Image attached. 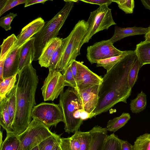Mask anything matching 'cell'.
I'll list each match as a JSON object with an SVG mask.
<instances>
[{"instance_id": "obj_1", "label": "cell", "mask_w": 150, "mask_h": 150, "mask_svg": "<svg viewBox=\"0 0 150 150\" xmlns=\"http://www.w3.org/2000/svg\"><path fill=\"white\" fill-rule=\"evenodd\" d=\"M137 57L133 50L107 71L103 77L98 102L94 112L95 116L107 112L119 102L127 103L132 92L128 82V74Z\"/></svg>"}, {"instance_id": "obj_2", "label": "cell", "mask_w": 150, "mask_h": 150, "mask_svg": "<svg viewBox=\"0 0 150 150\" xmlns=\"http://www.w3.org/2000/svg\"><path fill=\"white\" fill-rule=\"evenodd\" d=\"M18 75L16 108L12 125L13 133L17 136L23 132L32 121L31 112L36 104L35 96L39 82L36 70L31 63L19 71Z\"/></svg>"}, {"instance_id": "obj_3", "label": "cell", "mask_w": 150, "mask_h": 150, "mask_svg": "<svg viewBox=\"0 0 150 150\" xmlns=\"http://www.w3.org/2000/svg\"><path fill=\"white\" fill-rule=\"evenodd\" d=\"M63 7L50 20L45 23L41 29L33 36L35 38V54L33 61L38 60L42 53L48 43L57 37L73 8L74 3L78 0H64Z\"/></svg>"}, {"instance_id": "obj_4", "label": "cell", "mask_w": 150, "mask_h": 150, "mask_svg": "<svg viewBox=\"0 0 150 150\" xmlns=\"http://www.w3.org/2000/svg\"><path fill=\"white\" fill-rule=\"evenodd\" d=\"M59 104L63 113L65 132L69 134L78 130L83 122L81 118L83 110L77 90L68 88L60 95Z\"/></svg>"}, {"instance_id": "obj_5", "label": "cell", "mask_w": 150, "mask_h": 150, "mask_svg": "<svg viewBox=\"0 0 150 150\" xmlns=\"http://www.w3.org/2000/svg\"><path fill=\"white\" fill-rule=\"evenodd\" d=\"M88 25L84 20L79 21L66 38L65 45L55 70L63 71L80 54L81 42L87 32Z\"/></svg>"}, {"instance_id": "obj_6", "label": "cell", "mask_w": 150, "mask_h": 150, "mask_svg": "<svg viewBox=\"0 0 150 150\" xmlns=\"http://www.w3.org/2000/svg\"><path fill=\"white\" fill-rule=\"evenodd\" d=\"M87 22V32L81 42V46L88 42L96 33L107 30L110 26L116 24L112 18L111 9L106 5L99 6L96 9L91 12Z\"/></svg>"}, {"instance_id": "obj_7", "label": "cell", "mask_w": 150, "mask_h": 150, "mask_svg": "<svg viewBox=\"0 0 150 150\" xmlns=\"http://www.w3.org/2000/svg\"><path fill=\"white\" fill-rule=\"evenodd\" d=\"M55 134L40 121L33 119L27 129L18 136V150H31L46 138Z\"/></svg>"}, {"instance_id": "obj_8", "label": "cell", "mask_w": 150, "mask_h": 150, "mask_svg": "<svg viewBox=\"0 0 150 150\" xmlns=\"http://www.w3.org/2000/svg\"><path fill=\"white\" fill-rule=\"evenodd\" d=\"M31 115L33 119L40 121L49 128L64 121L63 111L59 104L41 103L34 107Z\"/></svg>"}, {"instance_id": "obj_9", "label": "cell", "mask_w": 150, "mask_h": 150, "mask_svg": "<svg viewBox=\"0 0 150 150\" xmlns=\"http://www.w3.org/2000/svg\"><path fill=\"white\" fill-rule=\"evenodd\" d=\"M65 86L64 77L61 72L49 69L41 88L44 101H53L57 99L64 92Z\"/></svg>"}, {"instance_id": "obj_10", "label": "cell", "mask_w": 150, "mask_h": 150, "mask_svg": "<svg viewBox=\"0 0 150 150\" xmlns=\"http://www.w3.org/2000/svg\"><path fill=\"white\" fill-rule=\"evenodd\" d=\"M109 40L96 42L87 49L86 57L92 64L100 60L122 55L126 51H121L115 48Z\"/></svg>"}, {"instance_id": "obj_11", "label": "cell", "mask_w": 150, "mask_h": 150, "mask_svg": "<svg viewBox=\"0 0 150 150\" xmlns=\"http://www.w3.org/2000/svg\"><path fill=\"white\" fill-rule=\"evenodd\" d=\"M101 84L93 85L77 90L81 101L83 110L92 115L94 113L98 101Z\"/></svg>"}, {"instance_id": "obj_12", "label": "cell", "mask_w": 150, "mask_h": 150, "mask_svg": "<svg viewBox=\"0 0 150 150\" xmlns=\"http://www.w3.org/2000/svg\"><path fill=\"white\" fill-rule=\"evenodd\" d=\"M76 62L77 71L75 80L77 90L101 83L103 77L93 73L80 62L76 61Z\"/></svg>"}, {"instance_id": "obj_13", "label": "cell", "mask_w": 150, "mask_h": 150, "mask_svg": "<svg viewBox=\"0 0 150 150\" xmlns=\"http://www.w3.org/2000/svg\"><path fill=\"white\" fill-rule=\"evenodd\" d=\"M45 24L41 17L38 18L23 27L16 37L17 40L13 48L21 47L28 40L38 33Z\"/></svg>"}, {"instance_id": "obj_14", "label": "cell", "mask_w": 150, "mask_h": 150, "mask_svg": "<svg viewBox=\"0 0 150 150\" xmlns=\"http://www.w3.org/2000/svg\"><path fill=\"white\" fill-rule=\"evenodd\" d=\"M21 46L16 48H13V47L8 54L4 63V79L18 73L19 71Z\"/></svg>"}, {"instance_id": "obj_15", "label": "cell", "mask_w": 150, "mask_h": 150, "mask_svg": "<svg viewBox=\"0 0 150 150\" xmlns=\"http://www.w3.org/2000/svg\"><path fill=\"white\" fill-rule=\"evenodd\" d=\"M35 38L33 36L21 46L20 52L19 71L25 66L31 64L35 54Z\"/></svg>"}, {"instance_id": "obj_16", "label": "cell", "mask_w": 150, "mask_h": 150, "mask_svg": "<svg viewBox=\"0 0 150 150\" xmlns=\"http://www.w3.org/2000/svg\"><path fill=\"white\" fill-rule=\"evenodd\" d=\"M148 28L137 27L123 28L115 26L114 33L113 36L109 39L112 43H114L129 36L137 35H145L147 30Z\"/></svg>"}, {"instance_id": "obj_17", "label": "cell", "mask_w": 150, "mask_h": 150, "mask_svg": "<svg viewBox=\"0 0 150 150\" xmlns=\"http://www.w3.org/2000/svg\"><path fill=\"white\" fill-rule=\"evenodd\" d=\"M62 39L57 37L52 39L47 44L38 60L41 67H48L50 59L57 48L61 44Z\"/></svg>"}, {"instance_id": "obj_18", "label": "cell", "mask_w": 150, "mask_h": 150, "mask_svg": "<svg viewBox=\"0 0 150 150\" xmlns=\"http://www.w3.org/2000/svg\"><path fill=\"white\" fill-rule=\"evenodd\" d=\"M89 131L91 135L89 150H102L105 139L108 135L106 128L96 125Z\"/></svg>"}, {"instance_id": "obj_19", "label": "cell", "mask_w": 150, "mask_h": 150, "mask_svg": "<svg viewBox=\"0 0 150 150\" xmlns=\"http://www.w3.org/2000/svg\"><path fill=\"white\" fill-rule=\"evenodd\" d=\"M17 40L16 36L13 34L4 40L0 46V81L4 80L3 71L5 61L11 48L14 46Z\"/></svg>"}, {"instance_id": "obj_20", "label": "cell", "mask_w": 150, "mask_h": 150, "mask_svg": "<svg viewBox=\"0 0 150 150\" xmlns=\"http://www.w3.org/2000/svg\"><path fill=\"white\" fill-rule=\"evenodd\" d=\"M8 102L7 96L0 102V124L7 134L13 132L8 110Z\"/></svg>"}, {"instance_id": "obj_21", "label": "cell", "mask_w": 150, "mask_h": 150, "mask_svg": "<svg viewBox=\"0 0 150 150\" xmlns=\"http://www.w3.org/2000/svg\"><path fill=\"white\" fill-rule=\"evenodd\" d=\"M134 50L142 67L150 64V42H141L137 45Z\"/></svg>"}, {"instance_id": "obj_22", "label": "cell", "mask_w": 150, "mask_h": 150, "mask_svg": "<svg viewBox=\"0 0 150 150\" xmlns=\"http://www.w3.org/2000/svg\"><path fill=\"white\" fill-rule=\"evenodd\" d=\"M130 118L129 113L123 112L120 116L109 120L106 127L107 131L114 132L117 131L124 126Z\"/></svg>"}, {"instance_id": "obj_23", "label": "cell", "mask_w": 150, "mask_h": 150, "mask_svg": "<svg viewBox=\"0 0 150 150\" xmlns=\"http://www.w3.org/2000/svg\"><path fill=\"white\" fill-rule=\"evenodd\" d=\"M78 131L71 137L61 138L60 146L61 150H79L80 142L78 138Z\"/></svg>"}, {"instance_id": "obj_24", "label": "cell", "mask_w": 150, "mask_h": 150, "mask_svg": "<svg viewBox=\"0 0 150 150\" xmlns=\"http://www.w3.org/2000/svg\"><path fill=\"white\" fill-rule=\"evenodd\" d=\"M146 95L142 91L137 94L135 99L131 100L130 110L134 113H139L144 110L146 106Z\"/></svg>"}, {"instance_id": "obj_25", "label": "cell", "mask_w": 150, "mask_h": 150, "mask_svg": "<svg viewBox=\"0 0 150 150\" xmlns=\"http://www.w3.org/2000/svg\"><path fill=\"white\" fill-rule=\"evenodd\" d=\"M133 51L131 50L126 51L125 53L122 55L99 60L96 63V66L103 67L107 70V72L108 71L127 55L132 52Z\"/></svg>"}, {"instance_id": "obj_26", "label": "cell", "mask_w": 150, "mask_h": 150, "mask_svg": "<svg viewBox=\"0 0 150 150\" xmlns=\"http://www.w3.org/2000/svg\"><path fill=\"white\" fill-rule=\"evenodd\" d=\"M18 73L6 78L0 82V102L6 97L15 86Z\"/></svg>"}, {"instance_id": "obj_27", "label": "cell", "mask_w": 150, "mask_h": 150, "mask_svg": "<svg viewBox=\"0 0 150 150\" xmlns=\"http://www.w3.org/2000/svg\"><path fill=\"white\" fill-rule=\"evenodd\" d=\"M20 140L18 136L13 132L7 133L5 139L0 145V150H18Z\"/></svg>"}, {"instance_id": "obj_28", "label": "cell", "mask_w": 150, "mask_h": 150, "mask_svg": "<svg viewBox=\"0 0 150 150\" xmlns=\"http://www.w3.org/2000/svg\"><path fill=\"white\" fill-rule=\"evenodd\" d=\"M122 139L114 133L108 135L105 139L102 150H121Z\"/></svg>"}, {"instance_id": "obj_29", "label": "cell", "mask_w": 150, "mask_h": 150, "mask_svg": "<svg viewBox=\"0 0 150 150\" xmlns=\"http://www.w3.org/2000/svg\"><path fill=\"white\" fill-rule=\"evenodd\" d=\"M16 86L14 87L6 95L8 99V110L10 120L12 126L15 118L16 108Z\"/></svg>"}, {"instance_id": "obj_30", "label": "cell", "mask_w": 150, "mask_h": 150, "mask_svg": "<svg viewBox=\"0 0 150 150\" xmlns=\"http://www.w3.org/2000/svg\"><path fill=\"white\" fill-rule=\"evenodd\" d=\"M60 136L55 133L42 141L38 145L39 150H52L60 142Z\"/></svg>"}, {"instance_id": "obj_31", "label": "cell", "mask_w": 150, "mask_h": 150, "mask_svg": "<svg viewBox=\"0 0 150 150\" xmlns=\"http://www.w3.org/2000/svg\"><path fill=\"white\" fill-rule=\"evenodd\" d=\"M133 148V150H150V133H145L137 137Z\"/></svg>"}, {"instance_id": "obj_32", "label": "cell", "mask_w": 150, "mask_h": 150, "mask_svg": "<svg viewBox=\"0 0 150 150\" xmlns=\"http://www.w3.org/2000/svg\"><path fill=\"white\" fill-rule=\"evenodd\" d=\"M142 67L137 56L129 72L128 76V82L129 87L132 88L138 78L139 70Z\"/></svg>"}, {"instance_id": "obj_33", "label": "cell", "mask_w": 150, "mask_h": 150, "mask_svg": "<svg viewBox=\"0 0 150 150\" xmlns=\"http://www.w3.org/2000/svg\"><path fill=\"white\" fill-rule=\"evenodd\" d=\"M66 40V38L62 39L61 44L57 48L50 61L48 69L55 70L56 66L61 56Z\"/></svg>"}, {"instance_id": "obj_34", "label": "cell", "mask_w": 150, "mask_h": 150, "mask_svg": "<svg viewBox=\"0 0 150 150\" xmlns=\"http://www.w3.org/2000/svg\"><path fill=\"white\" fill-rule=\"evenodd\" d=\"M78 133L80 142L79 150H89L91 141V135L89 131L82 132L78 130Z\"/></svg>"}, {"instance_id": "obj_35", "label": "cell", "mask_w": 150, "mask_h": 150, "mask_svg": "<svg viewBox=\"0 0 150 150\" xmlns=\"http://www.w3.org/2000/svg\"><path fill=\"white\" fill-rule=\"evenodd\" d=\"M112 2L116 3L119 8L126 14H131L133 13L134 7V0H115Z\"/></svg>"}, {"instance_id": "obj_36", "label": "cell", "mask_w": 150, "mask_h": 150, "mask_svg": "<svg viewBox=\"0 0 150 150\" xmlns=\"http://www.w3.org/2000/svg\"><path fill=\"white\" fill-rule=\"evenodd\" d=\"M71 64L62 72V74L64 77L66 86H69L76 90L77 89V84L71 70Z\"/></svg>"}, {"instance_id": "obj_37", "label": "cell", "mask_w": 150, "mask_h": 150, "mask_svg": "<svg viewBox=\"0 0 150 150\" xmlns=\"http://www.w3.org/2000/svg\"><path fill=\"white\" fill-rule=\"evenodd\" d=\"M17 16V13H10L6 16L0 18V26L6 31L10 30L11 28V24L13 19Z\"/></svg>"}, {"instance_id": "obj_38", "label": "cell", "mask_w": 150, "mask_h": 150, "mask_svg": "<svg viewBox=\"0 0 150 150\" xmlns=\"http://www.w3.org/2000/svg\"><path fill=\"white\" fill-rule=\"evenodd\" d=\"M27 0H7L2 8L0 9V16L6 11L21 4H25Z\"/></svg>"}, {"instance_id": "obj_39", "label": "cell", "mask_w": 150, "mask_h": 150, "mask_svg": "<svg viewBox=\"0 0 150 150\" xmlns=\"http://www.w3.org/2000/svg\"><path fill=\"white\" fill-rule=\"evenodd\" d=\"M80 1L85 3L97 4L100 6L106 5L108 6L112 2V0H81Z\"/></svg>"}, {"instance_id": "obj_40", "label": "cell", "mask_w": 150, "mask_h": 150, "mask_svg": "<svg viewBox=\"0 0 150 150\" xmlns=\"http://www.w3.org/2000/svg\"><path fill=\"white\" fill-rule=\"evenodd\" d=\"M121 150H133V145L127 141L122 140Z\"/></svg>"}, {"instance_id": "obj_41", "label": "cell", "mask_w": 150, "mask_h": 150, "mask_svg": "<svg viewBox=\"0 0 150 150\" xmlns=\"http://www.w3.org/2000/svg\"><path fill=\"white\" fill-rule=\"evenodd\" d=\"M48 0H27L25 4L24 7H27L29 6L37 3H42L44 4Z\"/></svg>"}, {"instance_id": "obj_42", "label": "cell", "mask_w": 150, "mask_h": 150, "mask_svg": "<svg viewBox=\"0 0 150 150\" xmlns=\"http://www.w3.org/2000/svg\"><path fill=\"white\" fill-rule=\"evenodd\" d=\"M93 117L91 115L83 110L81 112V118L83 121L88 119L91 118Z\"/></svg>"}, {"instance_id": "obj_43", "label": "cell", "mask_w": 150, "mask_h": 150, "mask_svg": "<svg viewBox=\"0 0 150 150\" xmlns=\"http://www.w3.org/2000/svg\"><path fill=\"white\" fill-rule=\"evenodd\" d=\"M76 61L74 60L71 63V69L75 79L77 71Z\"/></svg>"}, {"instance_id": "obj_44", "label": "cell", "mask_w": 150, "mask_h": 150, "mask_svg": "<svg viewBox=\"0 0 150 150\" xmlns=\"http://www.w3.org/2000/svg\"><path fill=\"white\" fill-rule=\"evenodd\" d=\"M141 1L145 8L150 11V0H141Z\"/></svg>"}, {"instance_id": "obj_45", "label": "cell", "mask_w": 150, "mask_h": 150, "mask_svg": "<svg viewBox=\"0 0 150 150\" xmlns=\"http://www.w3.org/2000/svg\"><path fill=\"white\" fill-rule=\"evenodd\" d=\"M144 37L145 41L150 42V25L148 28L147 31Z\"/></svg>"}, {"instance_id": "obj_46", "label": "cell", "mask_w": 150, "mask_h": 150, "mask_svg": "<svg viewBox=\"0 0 150 150\" xmlns=\"http://www.w3.org/2000/svg\"><path fill=\"white\" fill-rule=\"evenodd\" d=\"M7 0H1L0 1V9H1L4 6Z\"/></svg>"}, {"instance_id": "obj_47", "label": "cell", "mask_w": 150, "mask_h": 150, "mask_svg": "<svg viewBox=\"0 0 150 150\" xmlns=\"http://www.w3.org/2000/svg\"><path fill=\"white\" fill-rule=\"evenodd\" d=\"M59 144L56 146L52 150H61Z\"/></svg>"}, {"instance_id": "obj_48", "label": "cell", "mask_w": 150, "mask_h": 150, "mask_svg": "<svg viewBox=\"0 0 150 150\" xmlns=\"http://www.w3.org/2000/svg\"><path fill=\"white\" fill-rule=\"evenodd\" d=\"M2 132L1 131H0V145H1L3 143L2 141Z\"/></svg>"}, {"instance_id": "obj_49", "label": "cell", "mask_w": 150, "mask_h": 150, "mask_svg": "<svg viewBox=\"0 0 150 150\" xmlns=\"http://www.w3.org/2000/svg\"><path fill=\"white\" fill-rule=\"evenodd\" d=\"M31 150H39L38 146L37 145L36 146Z\"/></svg>"}]
</instances>
